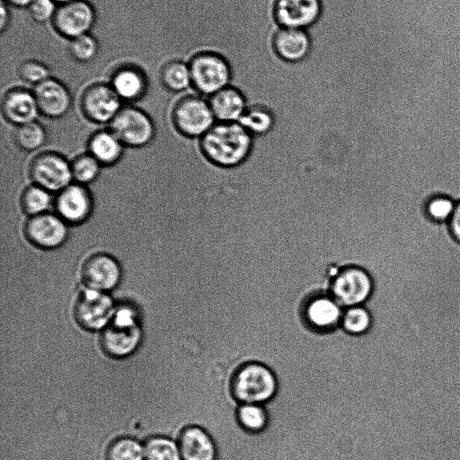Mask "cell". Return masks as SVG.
I'll list each match as a JSON object with an SVG mask.
<instances>
[{
    "mask_svg": "<svg viewBox=\"0 0 460 460\" xmlns=\"http://www.w3.org/2000/svg\"><path fill=\"white\" fill-rule=\"evenodd\" d=\"M141 340V330L134 314L122 308L103 328L101 336L102 349L110 356L122 358L131 354Z\"/></svg>",
    "mask_w": 460,
    "mask_h": 460,
    "instance_id": "cell-6",
    "label": "cell"
},
{
    "mask_svg": "<svg viewBox=\"0 0 460 460\" xmlns=\"http://www.w3.org/2000/svg\"><path fill=\"white\" fill-rule=\"evenodd\" d=\"M2 114L15 127L36 120L40 114L33 92L22 88L7 91L2 99Z\"/></svg>",
    "mask_w": 460,
    "mask_h": 460,
    "instance_id": "cell-20",
    "label": "cell"
},
{
    "mask_svg": "<svg viewBox=\"0 0 460 460\" xmlns=\"http://www.w3.org/2000/svg\"><path fill=\"white\" fill-rule=\"evenodd\" d=\"M69 51L75 60L88 62L95 58L98 52V44L94 38L86 33L71 39Z\"/></svg>",
    "mask_w": 460,
    "mask_h": 460,
    "instance_id": "cell-34",
    "label": "cell"
},
{
    "mask_svg": "<svg viewBox=\"0 0 460 460\" xmlns=\"http://www.w3.org/2000/svg\"><path fill=\"white\" fill-rule=\"evenodd\" d=\"M323 13L321 0H276L274 18L280 28L308 30Z\"/></svg>",
    "mask_w": 460,
    "mask_h": 460,
    "instance_id": "cell-14",
    "label": "cell"
},
{
    "mask_svg": "<svg viewBox=\"0 0 460 460\" xmlns=\"http://www.w3.org/2000/svg\"><path fill=\"white\" fill-rule=\"evenodd\" d=\"M124 145L110 129H101L91 135L88 139V153L102 166L117 164L123 155Z\"/></svg>",
    "mask_w": 460,
    "mask_h": 460,
    "instance_id": "cell-22",
    "label": "cell"
},
{
    "mask_svg": "<svg viewBox=\"0 0 460 460\" xmlns=\"http://www.w3.org/2000/svg\"><path fill=\"white\" fill-rule=\"evenodd\" d=\"M8 21H9L8 10L5 6V2L2 0V3H1V23H0L1 31L4 30L5 26L8 23Z\"/></svg>",
    "mask_w": 460,
    "mask_h": 460,
    "instance_id": "cell-38",
    "label": "cell"
},
{
    "mask_svg": "<svg viewBox=\"0 0 460 460\" xmlns=\"http://www.w3.org/2000/svg\"><path fill=\"white\" fill-rule=\"evenodd\" d=\"M80 107L84 116L97 124L110 123L122 108L121 100L112 86L101 83L84 91Z\"/></svg>",
    "mask_w": 460,
    "mask_h": 460,
    "instance_id": "cell-10",
    "label": "cell"
},
{
    "mask_svg": "<svg viewBox=\"0 0 460 460\" xmlns=\"http://www.w3.org/2000/svg\"><path fill=\"white\" fill-rule=\"evenodd\" d=\"M112 88L121 101H137L146 93V81L144 74L134 66H124L112 76Z\"/></svg>",
    "mask_w": 460,
    "mask_h": 460,
    "instance_id": "cell-23",
    "label": "cell"
},
{
    "mask_svg": "<svg viewBox=\"0 0 460 460\" xmlns=\"http://www.w3.org/2000/svg\"><path fill=\"white\" fill-rule=\"evenodd\" d=\"M343 312L344 308L330 294H322L306 302L304 316L312 329L325 332L341 326Z\"/></svg>",
    "mask_w": 460,
    "mask_h": 460,
    "instance_id": "cell-16",
    "label": "cell"
},
{
    "mask_svg": "<svg viewBox=\"0 0 460 460\" xmlns=\"http://www.w3.org/2000/svg\"><path fill=\"white\" fill-rule=\"evenodd\" d=\"M448 225L452 235L460 243V201L456 203L453 216L448 221Z\"/></svg>",
    "mask_w": 460,
    "mask_h": 460,
    "instance_id": "cell-37",
    "label": "cell"
},
{
    "mask_svg": "<svg viewBox=\"0 0 460 460\" xmlns=\"http://www.w3.org/2000/svg\"><path fill=\"white\" fill-rule=\"evenodd\" d=\"M20 76L27 83L38 84L49 78V68L42 63L28 60L20 66Z\"/></svg>",
    "mask_w": 460,
    "mask_h": 460,
    "instance_id": "cell-35",
    "label": "cell"
},
{
    "mask_svg": "<svg viewBox=\"0 0 460 460\" xmlns=\"http://www.w3.org/2000/svg\"><path fill=\"white\" fill-rule=\"evenodd\" d=\"M70 164L73 181L86 186L99 177L102 167L88 152L75 156Z\"/></svg>",
    "mask_w": 460,
    "mask_h": 460,
    "instance_id": "cell-29",
    "label": "cell"
},
{
    "mask_svg": "<svg viewBox=\"0 0 460 460\" xmlns=\"http://www.w3.org/2000/svg\"><path fill=\"white\" fill-rule=\"evenodd\" d=\"M456 202L449 197H433L426 205L427 216L435 222L447 223L456 208Z\"/></svg>",
    "mask_w": 460,
    "mask_h": 460,
    "instance_id": "cell-33",
    "label": "cell"
},
{
    "mask_svg": "<svg viewBox=\"0 0 460 460\" xmlns=\"http://www.w3.org/2000/svg\"><path fill=\"white\" fill-rule=\"evenodd\" d=\"M191 86L201 95L211 96L231 84L232 69L227 60L212 51H203L189 61Z\"/></svg>",
    "mask_w": 460,
    "mask_h": 460,
    "instance_id": "cell-3",
    "label": "cell"
},
{
    "mask_svg": "<svg viewBox=\"0 0 460 460\" xmlns=\"http://www.w3.org/2000/svg\"><path fill=\"white\" fill-rule=\"evenodd\" d=\"M6 4L16 7H28L29 4L32 2V0H3Z\"/></svg>",
    "mask_w": 460,
    "mask_h": 460,
    "instance_id": "cell-39",
    "label": "cell"
},
{
    "mask_svg": "<svg viewBox=\"0 0 460 460\" xmlns=\"http://www.w3.org/2000/svg\"><path fill=\"white\" fill-rule=\"evenodd\" d=\"M52 205L54 199L51 192L34 183L27 186L21 193L20 206L28 217L49 212Z\"/></svg>",
    "mask_w": 460,
    "mask_h": 460,
    "instance_id": "cell-25",
    "label": "cell"
},
{
    "mask_svg": "<svg viewBox=\"0 0 460 460\" xmlns=\"http://www.w3.org/2000/svg\"><path fill=\"white\" fill-rule=\"evenodd\" d=\"M114 312L113 302L106 292L88 288L78 297L75 307L77 323L87 330L105 328Z\"/></svg>",
    "mask_w": 460,
    "mask_h": 460,
    "instance_id": "cell-12",
    "label": "cell"
},
{
    "mask_svg": "<svg viewBox=\"0 0 460 460\" xmlns=\"http://www.w3.org/2000/svg\"><path fill=\"white\" fill-rule=\"evenodd\" d=\"M57 8L54 0H32L28 6L31 18L40 23L52 21Z\"/></svg>",
    "mask_w": 460,
    "mask_h": 460,
    "instance_id": "cell-36",
    "label": "cell"
},
{
    "mask_svg": "<svg viewBox=\"0 0 460 460\" xmlns=\"http://www.w3.org/2000/svg\"><path fill=\"white\" fill-rule=\"evenodd\" d=\"M172 126L181 136L200 138L217 122L208 101L188 94L177 101L172 111Z\"/></svg>",
    "mask_w": 460,
    "mask_h": 460,
    "instance_id": "cell-4",
    "label": "cell"
},
{
    "mask_svg": "<svg viewBox=\"0 0 460 460\" xmlns=\"http://www.w3.org/2000/svg\"><path fill=\"white\" fill-rule=\"evenodd\" d=\"M54 208L55 213L68 226H78L91 217L93 199L86 185L73 181L58 192Z\"/></svg>",
    "mask_w": 460,
    "mask_h": 460,
    "instance_id": "cell-11",
    "label": "cell"
},
{
    "mask_svg": "<svg viewBox=\"0 0 460 460\" xmlns=\"http://www.w3.org/2000/svg\"><path fill=\"white\" fill-rule=\"evenodd\" d=\"M253 137L270 134L277 126V116L269 107L261 104L249 105L238 121Z\"/></svg>",
    "mask_w": 460,
    "mask_h": 460,
    "instance_id": "cell-24",
    "label": "cell"
},
{
    "mask_svg": "<svg viewBox=\"0 0 460 460\" xmlns=\"http://www.w3.org/2000/svg\"><path fill=\"white\" fill-rule=\"evenodd\" d=\"M109 126L121 143L129 147H143L155 135V127L150 116L134 106L122 107Z\"/></svg>",
    "mask_w": 460,
    "mask_h": 460,
    "instance_id": "cell-7",
    "label": "cell"
},
{
    "mask_svg": "<svg viewBox=\"0 0 460 460\" xmlns=\"http://www.w3.org/2000/svg\"><path fill=\"white\" fill-rule=\"evenodd\" d=\"M372 325V316L365 305L344 308L341 327L352 335L367 332Z\"/></svg>",
    "mask_w": 460,
    "mask_h": 460,
    "instance_id": "cell-30",
    "label": "cell"
},
{
    "mask_svg": "<svg viewBox=\"0 0 460 460\" xmlns=\"http://www.w3.org/2000/svg\"><path fill=\"white\" fill-rule=\"evenodd\" d=\"M144 449L145 460H182L178 443L164 437L148 439Z\"/></svg>",
    "mask_w": 460,
    "mask_h": 460,
    "instance_id": "cell-32",
    "label": "cell"
},
{
    "mask_svg": "<svg viewBox=\"0 0 460 460\" xmlns=\"http://www.w3.org/2000/svg\"><path fill=\"white\" fill-rule=\"evenodd\" d=\"M68 226L57 213L49 211L28 217L23 226V234L34 247L53 250L66 241Z\"/></svg>",
    "mask_w": 460,
    "mask_h": 460,
    "instance_id": "cell-9",
    "label": "cell"
},
{
    "mask_svg": "<svg viewBox=\"0 0 460 460\" xmlns=\"http://www.w3.org/2000/svg\"><path fill=\"white\" fill-rule=\"evenodd\" d=\"M33 94L40 114L58 119L67 113L72 99L67 88L54 78H48L35 85Z\"/></svg>",
    "mask_w": 460,
    "mask_h": 460,
    "instance_id": "cell-17",
    "label": "cell"
},
{
    "mask_svg": "<svg viewBox=\"0 0 460 460\" xmlns=\"http://www.w3.org/2000/svg\"><path fill=\"white\" fill-rule=\"evenodd\" d=\"M217 122H238L248 108L244 94L228 85L208 99Z\"/></svg>",
    "mask_w": 460,
    "mask_h": 460,
    "instance_id": "cell-21",
    "label": "cell"
},
{
    "mask_svg": "<svg viewBox=\"0 0 460 460\" xmlns=\"http://www.w3.org/2000/svg\"><path fill=\"white\" fill-rule=\"evenodd\" d=\"M278 391V380L274 372L261 362H248L234 374L232 393L240 403L265 404Z\"/></svg>",
    "mask_w": 460,
    "mask_h": 460,
    "instance_id": "cell-2",
    "label": "cell"
},
{
    "mask_svg": "<svg viewBox=\"0 0 460 460\" xmlns=\"http://www.w3.org/2000/svg\"><path fill=\"white\" fill-rule=\"evenodd\" d=\"M105 460H145V449L132 438H119L110 444Z\"/></svg>",
    "mask_w": 460,
    "mask_h": 460,
    "instance_id": "cell-31",
    "label": "cell"
},
{
    "mask_svg": "<svg viewBox=\"0 0 460 460\" xmlns=\"http://www.w3.org/2000/svg\"><path fill=\"white\" fill-rule=\"evenodd\" d=\"M31 182L47 190L59 192L73 182L70 162L55 151L36 155L29 164Z\"/></svg>",
    "mask_w": 460,
    "mask_h": 460,
    "instance_id": "cell-8",
    "label": "cell"
},
{
    "mask_svg": "<svg viewBox=\"0 0 460 460\" xmlns=\"http://www.w3.org/2000/svg\"><path fill=\"white\" fill-rule=\"evenodd\" d=\"M178 446L182 460H217V445L200 426L185 427L179 435Z\"/></svg>",
    "mask_w": 460,
    "mask_h": 460,
    "instance_id": "cell-18",
    "label": "cell"
},
{
    "mask_svg": "<svg viewBox=\"0 0 460 460\" xmlns=\"http://www.w3.org/2000/svg\"><path fill=\"white\" fill-rule=\"evenodd\" d=\"M13 141L20 149L31 152L40 148L47 140L44 127L37 120L16 126L13 130Z\"/></svg>",
    "mask_w": 460,
    "mask_h": 460,
    "instance_id": "cell-26",
    "label": "cell"
},
{
    "mask_svg": "<svg viewBox=\"0 0 460 460\" xmlns=\"http://www.w3.org/2000/svg\"><path fill=\"white\" fill-rule=\"evenodd\" d=\"M54 1L59 3V4H64V3H67L70 1H74V0H54Z\"/></svg>",
    "mask_w": 460,
    "mask_h": 460,
    "instance_id": "cell-40",
    "label": "cell"
},
{
    "mask_svg": "<svg viewBox=\"0 0 460 460\" xmlns=\"http://www.w3.org/2000/svg\"><path fill=\"white\" fill-rule=\"evenodd\" d=\"M119 262L107 252H95L85 259L81 269L82 280L88 288L109 291L120 281Z\"/></svg>",
    "mask_w": 460,
    "mask_h": 460,
    "instance_id": "cell-13",
    "label": "cell"
},
{
    "mask_svg": "<svg viewBox=\"0 0 460 460\" xmlns=\"http://www.w3.org/2000/svg\"><path fill=\"white\" fill-rule=\"evenodd\" d=\"M374 290V280L363 267L349 264L341 267L332 278L330 295L343 307L364 305Z\"/></svg>",
    "mask_w": 460,
    "mask_h": 460,
    "instance_id": "cell-5",
    "label": "cell"
},
{
    "mask_svg": "<svg viewBox=\"0 0 460 460\" xmlns=\"http://www.w3.org/2000/svg\"><path fill=\"white\" fill-rule=\"evenodd\" d=\"M236 418L242 428L252 433L264 430L269 423V414L264 404L240 403Z\"/></svg>",
    "mask_w": 460,
    "mask_h": 460,
    "instance_id": "cell-28",
    "label": "cell"
},
{
    "mask_svg": "<svg viewBox=\"0 0 460 460\" xmlns=\"http://www.w3.org/2000/svg\"><path fill=\"white\" fill-rule=\"evenodd\" d=\"M52 22L58 33L74 39L88 33L94 22V12L86 1L74 0L60 4Z\"/></svg>",
    "mask_w": 460,
    "mask_h": 460,
    "instance_id": "cell-15",
    "label": "cell"
},
{
    "mask_svg": "<svg viewBox=\"0 0 460 460\" xmlns=\"http://www.w3.org/2000/svg\"><path fill=\"white\" fill-rule=\"evenodd\" d=\"M161 81L164 86L174 93L186 90L191 85V75L189 64L173 60L165 64L161 71Z\"/></svg>",
    "mask_w": 460,
    "mask_h": 460,
    "instance_id": "cell-27",
    "label": "cell"
},
{
    "mask_svg": "<svg viewBox=\"0 0 460 460\" xmlns=\"http://www.w3.org/2000/svg\"><path fill=\"white\" fill-rule=\"evenodd\" d=\"M273 48L282 60L298 63L311 53V36L307 30L279 28L273 38Z\"/></svg>",
    "mask_w": 460,
    "mask_h": 460,
    "instance_id": "cell-19",
    "label": "cell"
},
{
    "mask_svg": "<svg viewBox=\"0 0 460 460\" xmlns=\"http://www.w3.org/2000/svg\"><path fill=\"white\" fill-rule=\"evenodd\" d=\"M255 138L239 122H216L199 139L201 155L219 168L234 169L252 155Z\"/></svg>",
    "mask_w": 460,
    "mask_h": 460,
    "instance_id": "cell-1",
    "label": "cell"
}]
</instances>
